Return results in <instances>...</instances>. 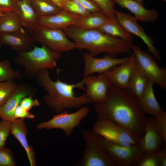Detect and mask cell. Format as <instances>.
I'll list each match as a JSON object with an SVG mask.
<instances>
[{"instance_id":"6da1fadb","label":"cell","mask_w":166,"mask_h":166,"mask_svg":"<svg viewBox=\"0 0 166 166\" xmlns=\"http://www.w3.org/2000/svg\"><path fill=\"white\" fill-rule=\"evenodd\" d=\"M97 119L112 121L125 129L139 143L146 118L138 99L127 89L111 85L105 98L94 103Z\"/></svg>"},{"instance_id":"7a4b0ae2","label":"cell","mask_w":166,"mask_h":166,"mask_svg":"<svg viewBox=\"0 0 166 166\" xmlns=\"http://www.w3.org/2000/svg\"><path fill=\"white\" fill-rule=\"evenodd\" d=\"M34 78L39 86L46 92L44 97L45 103L57 113L67 109H78L83 105L93 103L85 94L78 97L75 96V88L85 90L83 79L76 84L67 83L58 79L53 81L47 69L39 71Z\"/></svg>"},{"instance_id":"3957f363","label":"cell","mask_w":166,"mask_h":166,"mask_svg":"<svg viewBox=\"0 0 166 166\" xmlns=\"http://www.w3.org/2000/svg\"><path fill=\"white\" fill-rule=\"evenodd\" d=\"M62 30L74 41L76 48L86 49L93 57L106 53L117 57L121 53L131 54L132 52V43L110 36L98 29L84 30L73 25Z\"/></svg>"},{"instance_id":"277c9868","label":"cell","mask_w":166,"mask_h":166,"mask_svg":"<svg viewBox=\"0 0 166 166\" xmlns=\"http://www.w3.org/2000/svg\"><path fill=\"white\" fill-rule=\"evenodd\" d=\"M61 57V53L46 46L39 47L35 45L30 50L18 53L14 61L24 68L23 76L28 79L34 78L37 73L41 70L56 68L57 61Z\"/></svg>"},{"instance_id":"5b68a950","label":"cell","mask_w":166,"mask_h":166,"mask_svg":"<svg viewBox=\"0 0 166 166\" xmlns=\"http://www.w3.org/2000/svg\"><path fill=\"white\" fill-rule=\"evenodd\" d=\"M81 133L85 148L82 156L74 166H117L105 152L98 135L87 130H81Z\"/></svg>"},{"instance_id":"8992f818","label":"cell","mask_w":166,"mask_h":166,"mask_svg":"<svg viewBox=\"0 0 166 166\" xmlns=\"http://www.w3.org/2000/svg\"><path fill=\"white\" fill-rule=\"evenodd\" d=\"M30 32L34 42L46 46L54 51L61 53L76 48L74 42L67 38L62 30L46 27L38 25Z\"/></svg>"},{"instance_id":"52a82bcc","label":"cell","mask_w":166,"mask_h":166,"mask_svg":"<svg viewBox=\"0 0 166 166\" xmlns=\"http://www.w3.org/2000/svg\"><path fill=\"white\" fill-rule=\"evenodd\" d=\"M132 50L136 64L141 71L150 80L162 89H166V70L160 68L155 58L138 46L132 44Z\"/></svg>"},{"instance_id":"ba28073f","label":"cell","mask_w":166,"mask_h":166,"mask_svg":"<svg viewBox=\"0 0 166 166\" xmlns=\"http://www.w3.org/2000/svg\"><path fill=\"white\" fill-rule=\"evenodd\" d=\"M99 137L105 152L117 166H135L143 152L139 144L126 146Z\"/></svg>"},{"instance_id":"9c48e42d","label":"cell","mask_w":166,"mask_h":166,"mask_svg":"<svg viewBox=\"0 0 166 166\" xmlns=\"http://www.w3.org/2000/svg\"><path fill=\"white\" fill-rule=\"evenodd\" d=\"M89 112L87 107L82 106L76 111L69 113L67 110L55 115L49 120L42 122L36 126L39 130L59 129L63 130L67 136H70L73 130L79 126L81 120Z\"/></svg>"},{"instance_id":"30bf717a","label":"cell","mask_w":166,"mask_h":166,"mask_svg":"<svg viewBox=\"0 0 166 166\" xmlns=\"http://www.w3.org/2000/svg\"><path fill=\"white\" fill-rule=\"evenodd\" d=\"M92 131L105 140L119 145L129 146L139 144L125 129L109 120L97 119Z\"/></svg>"},{"instance_id":"8fae6325","label":"cell","mask_w":166,"mask_h":166,"mask_svg":"<svg viewBox=\"0 0 166 166\" xmlns=\"http://www.w3.org/2000/svg\"><path fill=\"white\" fill-rule=\"evenodd\" d=\"M131 56L132 55L125 57L118 58L108 54L101 58H96L84 52L83 53L84 68L83 78H86L94 73H97L99 75L105 73L115 66L128 61Z\"/></svg>"},{"instance_id":"7c38bea8","label":"cell","mask_w":166,"mask_h":166,"mask_svg":"<svg viewBox=\"0 0 166 166\" xmlns=\"http://www.w3.org/2000/svg\"><path fill=\"white\" fill-rule=\"evenodd\" d=\"M116 18L120 25L128 32L140 38L147 46L148 50L158 61L161 60L159 51L154 46L152 38L148 35L134 16L115 10Z\"/></svg>"},{"instance_id":"4fadbf2b","label":"cell","mask_w":166,"mask_h":166,"mask_svg":"<svg viewBox=\"0 0 166 166\" xmlns=\"http://www.w3.org/2000/svg\"><path fill=\"white\" fill-rule=\"evenodd\" d=\"M37 90L30 84L23 83L17 85L6 102L0 107V117L3 119L12 121L14 120V112L22 100L27 96H35Z\"/></svg>"},{"instance_id":"5bb4252c","label":"cell","mask_w":166,"mask_h":166,"mask_svg":"<svg viewBox=\"0 0 166 166\" xmlns=\"http://www.w3.org/2000/svg\"><path fill=\"white\" fill-rule=\"evenodd\" d=\"M135 65V58L132 54L128 61L101 75L105 78L111 85L121 89H126Z\"/></svg>"},{"instance_id":"9a60e30c","label":"cell","mask_w":166,"mask_h":166,"mask_svg":"<svg viewBox=\"0 0 166 166\" xmlns=\"http://www.w3.org/2000/svg\"><path fill=\"white\" fill-rule=\"evenodd\" d=\"M83 79L86 87L85 94L93 103L101 102L105 98L111 85L105 78L99 75H90Z\"/></svg>"},{"instance_id":"2e32d148","label":"cell","mask_w":166,"mask_h":166,"mask_svg":"<svg viewBox=\"0 0 166 166\" xmlns=\"http://www.w3.org/2000/svg\"><path fill=\"white\" fill-rule=\"evenodd\" d=\"M81 16L62 9L54 14L39 17L38 25L45 27L63 30L75 25Z\"/></svg>"},{"instance_id":"e0dca14e","label":"cell","mask_w":166,"mask_h":166,"mask_svg":"<svg viewBox=\"0 0 166 166\" xmlns=\"http://www.w3.org/2000/svg\"><path fill=\"white\" fill-rule=\"evenodd\" d=\"M0 39L2 44L18 52L29 51L34 47L31 37L23 30L0 33Z\"/></svg>"},{"instance_id":"ac0fdd59","label":"cell","mask_w":166,"mask_h":166,"mask_svg":"<svg viewBox=\"0 0 166 166\" xmlns=\"http://www.w3.org/2000/svg\"><path fill=\"white\" fill-rule=\"evenodd\" d=\"M162 139L157 132L152 117L146 118L144 135L139 142L144 152H153L160 149Z\"/></svg>"},{"instance_id":"d6986e66","label":"cell","mask_w":166,"mask_h":166,"mask_svg":"<svg viewBox=\"0 0 166 166\" xmlns=\"http://www.w3.org/2000/svg\"><path fill=\"white\" fill-rule=\"evenodd\" d=\"M115 3L133 13L138 21L143 22H154L159 16L155 9H147L143 4L134 0H114Z\"/></svg>"},{"instance_id":"ffe728a7","label":"cell","mask_w":166,"mask_h":166,"mask_svg":"<svg viewBox=\"0 0 166 166\" xmlns=\"http://www.w3.org/2000/svg\"><path fill=\"white\" fill-rule=\"evenodd\" d=\"M11 134L18 140L25 150L30 166H36L35 153L28 141L27 129L24 119H17L11 121Z\"/></svg>"},{"instance_id":"44dd1931","label":"cell","mask_w":166,"mask_h":166,"mask_svg":"<svg viewBox=\"0 0 166 166\" xmlns=\"http://www.w3.org/2000/svg\"><path fill=\"white\" fill-rule=\"evenodd\" d=\"M154 84L152 81L149 80L146 88L138 99L144 113L153 117L164 111L155 97L153 88Z\"/></svg>"},{"instance_id":"7402d4cb","label":"cell","mask_w":166,"mask_h":166,"mask_svg":"<svg viewBox=\"0 0 166 166\" xmlns=\"http://www.w3.org/2000/svg\"><path fill=\"white\" fill-rule=\"evenodd\" d=\"M17 2V13L22 25L30 32L38 25L39 17L32 7L30 0Z\"/></svg>"},{"instance_id":"603a6c76","label":"cell","mask_w":166,"mask_h":166,"mask_svg":"<svg viewBox=\"0 0 166 166\" xmlns=\"http://www.w3.org/2000/svg\"><path fill=\"white\" fill-rule=\"evenodd\" d=\"M149 80L136 65L135 62L126 89L139 99L146 88Z\"/></svg>"},{"instance_id":"cb8c5ba5","label":"cell","mask_w":166,"mask_h":166,"mask_svg":"<svg viewBox=\"0 0 166 166\" xmlns=\"http://www.w3.org/2000/svg\"><path fill=\"white\" fill-rule=\"evenodd\" d=\"M101 32L110 36L121 39L132 43L133 37L117 21L109 19L101 27L97 29Z\"/></svg>"},{"instance_id":"d4e9b609","label":"cell","mask_w":166,"mask_h":166,"mask_svg":"<svg viewBox=\"0 0 166 166\" xmlns=\"http://www.w3.org/2000/svg\"><path fill=\"white\" fill-rule=\"evenodd\" d=\"M109 19L102 11L90 13L81 16L78 22L74 26L84 30L97 29Z\"/></svg>"},{"instance_id":"484cf974","label":"cell","mask_w":166,"mask_h":166,"mask_svg":"<svg viewBox=\"0 0 166 166\" xmlns=\"http://www.w3.org/2000/svg\"><path fill=\"white\" fill-rule=\"evenodd\" d=\"M23 30L17 11L3 12L0 16V33Z\"/></svg>"},{"instance_id":"4316f807","label":"cell","mask_w":166,"mask_h":166,"mask_svg":"<svg viewBox=\"0 0 166 166\" xmlns=\"http://www.w3.org/2000/svg\"><path fill=\"white\" fill-rule=\"evenodd\" d=\"M30 2L39 17L52 15L62 9L49 0H30Z\"/></svg>"},{"instance_id":"83f0119b","label":"cell","mask_w":166,"mask_h":166,"mask_svg":"<svg viewBox=\"0 0 166 166\" xmlns=\"http://www.w3.org/2000/svg\"><path fill=\"white\" fill-rule=\"evenodd\" d=\"M23 75L20 71L14 70L8 60L0 61V82L20 80Z\"/></svg>"},{"instance_id":"f1b7e54d","label":"cell","mask_w":166,"mask_h":166,"mask_svg":"<svg viewBox=\"0 0 166 166\" xmlns=\"http://www.w3.org/2000/svg\"><path fill=\"white\" fill-rule=\"evenodd\" d=\"M160 149L153 152H143L135 166H160Z\"/></svg>"},{"instance_id":"f546056e","label":"cell","mask_w":166,"mask_h":166,"mask_svg":"<svg viewBox=\"0 0 166 166\" xmlns=\"http://www.w3.org/2000/svg\"><path fill=\"white\" fill-rule=\"evenodd\" d=\"M17 85L14 80L0 82V107L7 101Z\"/></svg>"},{"instance_id":"4dcf8cb0","label":"cell","mask_w":166,"mask_h":166,"mask_svg":"<svg viewBox=\"0 0 166 166\" xmlns=\"http://www.w3.org/2000/svg\"><path fill=\"white\" fill-rule=\"evenodd\" d=\"M100 7L103 13L109 19L117 21L114 8V0H93Z\"/></svg>"},{"instance_id":"1f68e13d","label":"cell","mask_w":166,"mask_h":166,"mask_svg":"<svg viewBox=\"0 0 166 166\" xmlns=\"http://www.w3.org/2000/svg\"><path fill=\"white\" fill-rule=\"evenodd\" d=\"M153 118L156 129L166 145V113L164 111Z\"/></svg>"},{"instance_id":"d6a6232c","label":"cell","mask_w":166,"mask_h":166,"mask_svg":"<svg viewBox=\"0 0 166 166\" xmlns=\"http://www.w3.org/2000/svg\"><path fill=\"white\" fill-rule=\"evenodd\" d=\"M62 9L81 16L86 15L90 13L78 0H68Z\"/></svg>"},{"instance_id":"836d02e7","label":"cell","mask_w":166,"mask_h":166,"mask_svg":"<svg viewBox=\"0 0 166 166\" xmlns=\"http://www.w3.org/2000/svg\"><path fill=\"white\" fill-rule=\"evenodd\" d=\"M11 121L2 119L0 121V149L5 147L6 141L11 134Z\"/></svg>"},{"instance_id":"e575fe53","label":"cell","mask_w":166,"mask_h":166,"mask_svg":"<svg viewBox=\"0 0 166 166\" xmlns=\"http://www.w3.org/2000/svg\"><path fill=\"white\" fill-rule=\"evenodd\" d=\"M13 152L5 147L0 149V166H16Z\"/></svg>"},{"instance_id":"d590c367","label":"cell","mask_w":166,"mask_h":166,"mask_svg":"<svg viewBox=\"0 0 166 166\" xmlns=\"http://www.w3.org/2000/svg\"><path fill=\"white\" fill-rule=\"evenodd\" d=\"M0 10L4 12L17 11L16 0H0Z\"/></svg>"},{"instance_id":"8d00e7d4","label":"cell","mask_w":166,"mask_h":166,"mask_svg":"<svg viewBox=\"0 0 166 166\" xmlns=\"http://www.w3.org/2000/svg\"><path fill=\"white\" fill-rule=\"evenodd\" d=\"M14 119H24L25 118L33 119L35 117L34 115L31 113L23 108L19 104L15 109L14 112Z\"/></svg>"},{"instance_id":"74e56055","label":"cell","mask_w":166,"mask_h":166,"mask_svg":"<svg viewBox=\"0 0 166 166\" xmlns=\"http://www.w3.org/2000/svg\"><path fill=\"white\" fill-rule=\"evenodd\" d=\"M82 6L89 13L102 11L100 7L93 0H78Z\"/></svg>"},{"instance_id":"f35d334b","label":"cell","mask_w":166,"mask_h":166,"mask_svg":"<svg viewBox=\"0 0 166 166\" xmlns=\"http://www.w3.org/2000/svg\"><path fill=\"white\" fill-rule=\"evenodd\" d=\"M19 105L26 110L29 111L33 107L40 105L39 101L33 98L32 96H27L23 98Z\"/></svg>"},{"instance_id":"ab89813d","label":"cell","mask_w":166,"mask_h":166,"mask_svg":"<svg viewBox=\"0 0 166 166\" xmlns=\"http://www.w3.org/2000/svg\"><path fill=\"white\" fill-rule=\"evenodd\" d=\"M166 166V145L161 149V153L160 160V166Z\"/></svg>"},{"instance_id":"60d3db41","label":"cell","mask_w":166,"mask_h":166,"mask_svg":"<svg viewBox=\"0 0 166 166\" xmlns=\"http://www.w3.org/2000/svg\"><path fill=\"white\" fill-rule=\"evenodd\" d=\"M55 4L58 7L62 9L67 1L68 0H49Z\"/></svg>"},{"instance_id":"b9f144b4","label":"cell","mask_w":166,"mask_h":166,"mask_svg":"<svg viewBox=\"0 0 166 166\" xmlns=\"http://www.w3.org/2000/svg\"><path fill=\"white\" fill-rule=\"evenodd\" d=\"M137 2H138L141 3L142 4L144 0H134Z\"/></svg>"},{"instance_id":"7bdbcfd3","label":"cell","mask_w":166,"mask_h":166,"mask_svg":"<svg viewBox=\"0 0 166 166\" xmlns=\"http://www.w3.org/2000/svg\"><path fill=\"white\" fill-rule=\"evenodd\" d=\"M3 12V11L0 10V16L1 15Z\"/></svg>"},{"instance_id":"ee69618b","label":"cell","mask_w":166,"mask_h":166,"mask_svg":"<svg viewBox=\"0 0 166 166\" xmlns=\"http://www.w3.org/2000/svg\"><path fill=\"white\" fill-rule=\"evenodd\" d=\"M2 43L0 40V49L1 48V45H2Z\"/></svg>"},{"instance_id":"f6af8a7d","label":"cell","mask_w":166,"mask_h":166,"mask_svg":"<svg viewBox=\"0 0 166 166\" xmlns=\"http://www.w3.org/2000/svg\"><path fill=\"white\" fill-rule=\"evenodd\" d=\"M163 0L165 2H166V0Z\"/></svg>"},{"instance_id":"bcb514c9","label":"cell","mask_w":166,"mask_h":166,"mask_svg":"<svg viewBox=\"0 0 166 166\" xmlns=\"http://www.w3.org/2000/svg\"><path fill=\"white\" fill-rule=\"evenodd\" d=\"M16 1L18 0H16Z\"/></svg>"},{"instance_id":"7dc6e473","label":"cell","mask_w":166,"mask_h":166,"mask_svg":"<svg viewBox=\"0 0 166 166\" xmlns=\"http://www.w3.org/2000/svg\"><path fill=\"white\" fill-rule=\"evenodd\" d=\"M0 118H1V117H0Z\"/></svg>"}]
</instances>
